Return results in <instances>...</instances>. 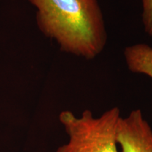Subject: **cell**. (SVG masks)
<instances>
[{
  "label": "cell",
  "instance_id": "6da1fadb",
  "mask_svg": "<svg viewBox=\"0 0 152 152\" xmlns=\"http://www.w3.org/2000/svg\"><path fill=\"white\" fill-rule=\"evenodd\" d=\"M28 1L37 9L41 33L62 52L92 60L104 50L107 33L98 0Z\"/></svg>",
  "mask_w": 152,
  "mask_h": 152
},
{
  "label": "cell",
  "instance_id": "7a4b0ae2",
  "mask_svg": "<svg viewBox=\"0 0 152 152\" xmlns=\"http://www.w3.org/2000/svg\"><path fill=\"white\" fill-rule=\"evenodd\" d=\"M121 117L118 107L107 110L98 118L90 110H85L80 117L70 111H62L59 121L68 141L56 152H118L117 132Z\"/></svg>",
  "mask_w": 152,
  "mask_h": 152
},
{
  "label": "cell",
  "instance_id": "3957f363",
  "mask_svg": "<svg viewBox=\"0 0 152 152\" xmlns=\"http://www.w3.org/2000/svg\"><path fill=\"white\" fill-rule=\"evenodd\" d=\"M118 144L122 152H152V129L141 110L121 116L118 125Z\"/></svg>",
  "mask_w": 152,
  "mask_h": 152
},
{
  "label": "cell",
  "instance_id": "277c9868",
  "mask_svg": "<svg viewBox=\"0 0 152 152\" xmlns=\"http://www.w3.org/2000/svg\"><path fill=\"white\" fill-rule=\"evenodd\" d=\"M124 58L129 71L143 74L152 79V47L145 43H137L125 47Z\"/></svg>",
  "mask_w": 152,
  "mask_h": 152
},
{
  "label": "cell",
  "instance_id": "5b68a950",
  "mask_svg": "<svg viewBox=\"0 0 152 152\" xmlns=\"http://www.w3.org/2000/svg\"><path fill=\"white\" fill-rule=\"evenodd\" d=\"M142 20L145 33L152 37V0H142Z\"/></svg>",
  "mask_w": 152,
  "mask_h": 152
}]
</instances>
